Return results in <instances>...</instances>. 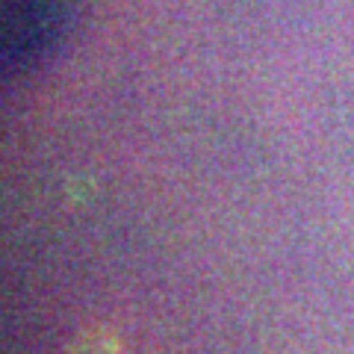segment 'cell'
<instances>
[{
  "label": "cell",
  "mask_w": 354,
  "mask_h": 354,
  "mask_svg": "<svg viewBox=\"0 0 354 354\" xmlns=\"http://www.w3.org/2000/svg\"><path fill=\"white\" fill-rule=\"evenodd\" d=\"M80 0H3V68L6 74H27L57 53L74 27Z\"/></svg>",
  "instance_id": "cell-1"
}]
</instances>
